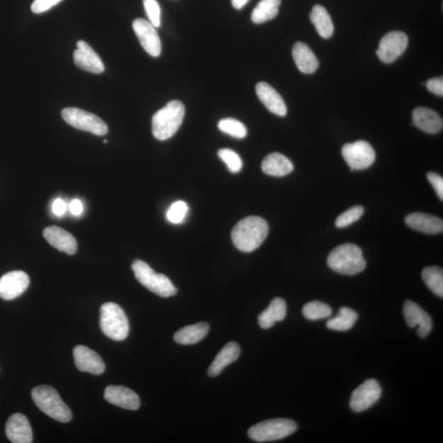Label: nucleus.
<instances>
[{"instance_id": "obj_28", "label": "nucleus", "mask_w": 443, "mask_h": 443, "mask_svg": "<svg viewBox=\"0 0 443 443\" xmlns=\"http://www.w3.org/2000/svg\"><path fill=\"white\" fill-rule=\"evenodd\" d=\"M310 19L318 33L325 39L330 38L335 31L332 18L325 7L320 4L313 7Z\"/></svg>"}, {"instance_id": "obj_10", "label": "nucleus", "mask_w": 443, "mask_h": 443, "mask_svg": "<svg viewBox=\"0 0 443 443\" xmlns=\"http://www.w3.org/2000/svg\"><path fill=\"white\" fill-rule=\"evenodd\" d=\"M408 43V36L403 31H392L380 40L377 55L385 64H391L403 55Z\"/></svg>"}, {"instance_id": "obj_33", "label": "nucleus", "mask_w": 443, "mask_h": 443, "mask_svg": "<svg viewBox=\"0 0 443 443\" xmlns=\"http://www.w3.org/2000/svg\"><path fill=\"white\" fill-rule=\"evenodd\" d=\"M218 127L221 132L237 139H243L247 135L246 126L235 118H223L218 123Z\"/></svg>"}, {"instance_id": "obj_22", "label": "nucleus", "mask_w": 443, "mask_h": 443, "mask_svg": "<svg viewBox=\"0 0 443 443\" xmlns=\"http://www.w3.org/2000/svg\"><path fill=\"white\" fill-rule=\"evenodd\" d=\"M413 122L422 131L436 134L442 131L443 122L439 113L428 108H416L413 111Z\"/></svg>"}, {"instance_id": "obj_30", "label": "nucleus", "mask_w": 443, "mask_h": 443, "mask_svg": "<svg viewBox=\"0 0 443 443\" xmlns=\"http://www.w3.org/2000/svg\"><path fill=\"white\" fill-rule=\"evenodd\" d=\"M358 314L348 307H342L338 314L333 319L327 322V327L331 330L346 332L350 330L356 324Z\"/></svg>"}, {"instance_id": "obj_12", "label": "nucleus", "mask_w": 443, "mask_h": 443, "mask_svg": "<svg viewBox=\"0 0 443 443\" xmlns=\"http://www.w3.org/2000/svg\"><path fill=\"white\" fill-rule=\"evenodd\" d=\"M133 27L144 50L152 57H159L162 47L159 34L154 26L147 20L138 18L134 21Z\"/></svg>"}, {"instance_id": "obj_39", "label": "nucleus", "mask_w": 443, "mask_h": 443, "mask_svg": "<svg viewBox=\"0 0 443 443\" xmlns=\"http://www.w3.org/2000/svg\"><path fill=\"white\" fill-rule=\"evenodd\" d=\"M427 179L430 181L432 187H434L437 196L443 201V179L435 173H430L427 175Z\"/></svg>"}, {"instance_id": "obj_42", "label": "nucleus", "mask_w": 443, "mask_h": 443, "mask_svg": "<svg viewBox=\"0 0 443 443\" xmlns=\"http://www.w3.org/2000/svg\"><path fill=\"white\" fill-rule=\"evenodd\" d=\"M83 210H84V208H83V204L81 201L76 199L70 203L69 211L72 215L79 216L83 213Z\"/></svg>"}, {"instance_id": "obj_44", "label": "nucleus", "mask_w": 443, "mask_h": 443, "mask_svg": "<svg viewBox=\"0 0 443 443\" xmlns=\"http://www.w3.org/2000/svg\"><path fill=\"white\" fill-rule=\"evenodd\" d=\"M107 142H108V140H104V143L106 144Z\"/></svg>"}, {"instance_id": "obj_14", "label": "nucleus", "mask_w": 443, "mask_h": 443, "mask_svg": "<svg viewBox=\"0 0 443 443\" xmlns=\"http://www.w3.org/2000/svg\"><path fill=\"white\" fill-rule=\"evenodd\" d=\"M403 314L406 325L411 328L418 327L417 335L420 338L429 336L432 328V320L430 315L427 314L419 305L410 300L405 301Z\"/></svg>"}, {"instance_id": "obj_27", "label": "nucleus", "mask_w": 443, "mask_h": 443, "mask_svg": "<svg viewBox=\"0 0 443 443\" xmlns=\"http://www.w3.org/2000/svg\"><path fill=\"white\" fill-rule=\"evenodd\" d=\"M210 331V325L202 322L199 324L181 328L174 335V341L181 345H193L198 343L207 336Z\"/></svg>"}, {"instance_id": "obj_37", "label": "nucleus", "mask_w": 443, "mask_h": 443, "mask_svg": "<svg viewBox=\"0 0 443 443\" xmlns=\"http://www.w3.org/2000/svg\"><path fill=\"white\" fill-rule=\"evenodd\" d=\"M145 13H147L149 22L155 28L160 27L161 10L156 0H143Z\"/></svg>"}, {"instance_id": "obj_16", "label": "nucleus", "mask_w": 443, "mask_h": 443, "mask_svg": "<svg viewBox=\"0 0 443 443\" xmlns=\"http://www.w3.org/2000/svg\"><path fill=\"white\" fill-rule=\"evenodd\" d=\"M75 366L82 372L100 375L106 370V364L99 354L85 346H77L74 350Z\"/></svg>"}, {"instance_id": "obj_19", "label": "nucleus", "mask_w": 443, "mask_h": 443, "mask_svg": "<svg viewBox=\"0 0 443 443\" xmlns=\"http://www.w3.org/2000/svg\"><path fill=\"white\" fill-rule=\"evenodd\" d=\"M255 91H257L259 101L268 108V111L278 116H286V113H288V108H286L284 99L274 87L268 83L262 82H259L255 87Z\"/></svg>"}, {"instance_id": "obj_29", "label": "nucleus", "mask_w": 443, "mask_h": 443, "mask_svg": "<svg viewBox=\"0 0 443 443\" xmlns=\"http://www.w3.org/2000/svg\"><path fill=\"white\" fill-rule=\"evenodd\" d=\"M281 1V0H260L252 13V22L259 24L274 18L279 13Z\"/></svg>"}, {"instance_id": "obj_34", "label": "nucleus", "mask_w": 443, "mask_h": 443, "mask_svg": "<svg viewBox=\"0 0 443 443\" xmlns=\"http://www.w3.org/2000/svg\"><path fill=\"white\" fill-rule=\"evenodd\" d=\"M218 155L226 164L231 173L237 174L242 170V160L235 151L230 149H221L218 150Z\"/></svg>"}, {"instance_id": "obj_21", "label": "nucleus", "mask_w": 443, "mask_h": 443, "mask_svg": "<svg viewBox=\"0 0 443 443\" xmlns=\"http://www.w3.org/2000/svg\"><path fill=\"white\" fill-rule=\"evenodd\" d=\"M406 225L415 231L437 234L443 231V222L440 218L425 213H413L405 217Z\"/></svg>"}, {"instance_id": "obj_18", "label": "nucleus", "mask_w": 443, "mask_h": 443, "mask_svg": "<svg viewBox=\"0 0 443 443\" xmlns=\"http://www.w3.org/2000/svg\"><path fill=\"white\" fill-rule=\"evenodd\" d=\"M9 440L13 443H31L33 440V430L29 421L23 414L16 413L10 416L5 427Z\"/></svg>"}, {"instance_id": "obj_35", "label": "nucleus", "mask_w": 443, "mask_h": 443, "mask_svg": "<svg viewBox=\"0 0 443 443\" xmlns=\"http://www.w3.org/2000/svg\"><path fill=\"white\" fill-rule=\"evenodd\" d=\"M364 211V208L361 206L349 208L348 211L342 213V215L337 217L336 226L343 228L351 225V224L358 221L362 217Z\"/></svg>"}, {"instance_id": "obj_6", "label": "nucleus", "mask_w": 443, "mask_h": 443, "mask_svg": "<svg viewBox=\"0 0 443 443\" xmlns=\"http://www.w3.org/2000/svg\"><path fill=\"white\" fill-rule=\"evenodd\" d=\"M101 327L108 337L114 341L126 340L129 323L126 314L118 304L108 302L101 308Z\"/></svg>"}, {"instance_id": "obj_15", "label": "nucleus", "mask_w": 443, "mask_h": 443, "mask_svg": "<svg viewBox=\"0 0 443 443\" xmlns=\"http://www.w3.org/2000/svg\"><path fill=\"white\" fill-rule=\"evenodd\" d=\"M74 60L75 65L82 70L96 74H102L104 71V65L100 56L85 41H78Z\"/></svg>"}, {"instance_id": "obj_38", "label": "nucleus", "mask_w": 443, "mask_h": 443, "mask_svg": "<svg viewBox=\"0 0 443 443\" xmlns=\"http://www.w3.org/2000/svg\"><path fill=\"white\" fill-rule=\"evenodd\" d=\"M61 1L62 0H34L31 4V11L38 14L43 13L48 11Z\"/></svg>"}, {"instance_id": "obj_24", "label": "nucleus", "mask_w": 443, "mask_h": 443, "mask_svg": "<svg viewBox=\"0 0 443 443\" xmlns=\"http://www.w3.org/2000/svg\"><path fill=\"white\" fill-rule=\"evenodd\" d=\"M241 354V349L237 342H228L220 353L217 354L215 361L208 369V374L211 377H216L220 375L223 370L229 364L236 361Z\"/></svg>"}, {"instance_id": "obj_43", "label": "nucleus", "mask_w": 443, "mask_h": 443, "mask_svg": "<svg viewBox=\"0 0 443 443\" xmlns=\"http://www.w3.org/2000/svg\"><path fill=\"white\" fill-rule=\"evenodd\" d=\"M233 8L236 9H242L246 5L249 0H231Z\"/></svg>"}, {"instance_id": "obj_9", "label": "nucleus", "mask_w": 443, "mask_h": 443, "mask_svg": "<svg viewBox=\"0 0 443 443\" xmlns=\"http://www.w3.org/2000/svg\"><path fill=\"white\" fill-rule=\"evenodd\" d=\"M342 154L352 171L369 168L376 157L371 145L364 140L346 144L342 147Z\"/></svg>"}, {"instance_id": "obj_8", "label": "nucleus", "mask_w": 443, "mask_h": 443, "mask_svg": "<svg viewBox=\"0 0 443 443\" xmlns=\"http://www.w3.org/2000/svg\"><path fill=\"white\" fill-rule=\"evenodd\" d=\"M62 117L70 126L99 135V137L106 135L108 131L106 123L101 118L96 114L78 108H65L62 111Z\"/></svg>"}, {"instance_id": "obj_1", "label": "nucleus", "mask_w": 443, "mask_h": 443, "mask_svg": "<svg viewBox=\"0 0 443 443\" xmlns=\"http://www.w3.org/2000/svg\"><path fill=\"white\" fill-rule=\"evenodd\" d=\"M269 233V225L264 218L249 216L240 221L232 232L234 246L242 252H252L262 246Z\"/></svg>"}, {"instance_id": "obj_40", "label": "nucleus", "mask_w": 443, "mask_h": 443, "mask_svg": "<svg viewBox=\"0 0 443 443\" xmlns=\"http://www.w3.org/2000/svg\"><path fill=\"white\" fill-rule=\"evenodd\" d=\"M426 87L428 90L436 96L443 95V79L442 77L432 78L426 82Z\"/></svg>"}, {"instance_id": "obj_23", "label": "nucleus", "mask_w": 443, "mask_h": 443, "mask_svg": "<svg viewBox=\"0 0 443 443\" xmlns=\"http://www.w3.org/2000/svg\"><path fill=\"white\" fill-rule=\"evenodd\" d=\"M293 57L296 67L303 74H314L320 66V62L314 52L305 43H297L294 45Z\"/></svg>"}, {"instance_id": "obj_36", "label": "nucleus", "mask_w": 443, "mask_h": 443, "mask_svg": "<svg viewBox=\"0 0 443 443\" xmlns=\"http://www.w3.org/2000/svg\"><path fill=\"white\" fill-rule=\"evenodd\" d=\"M189 211V208L186 202L181 201L174 202L167 212V218L172 223H181L185 220Z\"/></svg>"}, {"instance_id": "obj_11", "label": "nucleus", "mask_w": 443, "mask_h": 443, "mask_svg": "<svg viewBox=\"0 0 443 443\" xmlns=\"http://www.w3.org/2000/svg\"><path fill=\"white\" fill-rule=\"evenodd\" d=\"M381 394V386L377 380L368 379L354 391L350 401L351 409L354 413H363L376 403Z\"/></svg>"}, {"instance_id": "obj_25", "label": "nucleus", "mask_w": 443, "mask_h": 443, "mask_svg": "<svg viewBox=\"0 0 443 443\" xmlns=\"http://www.w3.org/2000/svg\"><path fill=\"white\" fill-rule=\"evenodd\" d=\"M264 174L274 176H284L294 170V165L285 155L272 153L266 156L262 163Z\"/></svg>"}, {"instance_id": "obj_17", "label": "nucleus", "mask_w": 443, "mask_h": 443, "mask_svg": "<svg viewBox=\"0 0 443 443\" xmlns=\"http://www.w3.org/2000/svg\"><path fill=\"white\" fill-rule=\"evenodd\" d=\"M103 398L109 403L130 410L139 409L140 405L138 395L123 386H108L104 390Z\"/></svg>"}, {"instance_id": "obj_41", "label": "nucleus", "mask_w": 443, "mask_h": 443, "mask_svg": "<svg viewBox=\"0 0 443 443\" xmlns=\"http://www.w3.org/2000/svg\"><path fill=\"white\" fill-rule=\"evenodd\" d=\"M52 210H53L55 215L57 216L64 215L67 211L66 203L59 198V199L55 201Z\"/></svg>"}, {"instance_id": "obj_32", "label": "nucleus", "mask_w": 443, "mask_h": 443, "mask_svg": "<svg viewBox=\"0 0 443 443\" xmlns=\"http://www.w3.org/2000/svg\"><path fill=\"white\" fill-rule=\"evenodd\" d=\"M302 312L307 320L313 321L325 319L332 314V310L330 305L317 301L307 303Z\"/></svg>"}, {"instance_id": "obj_31", "label": "nucleus", "mask_w": 443, "mask_h": 443, "mask_svg": "<svg viewBox=\"0 0 443 443\" xmlns=\"http://www.w3.org/2000/svg\"><path fill=\"white\" fill-rule=\"evenodd\" d=\"M422 279L428 288L437 296H443V271L437 266L427 267L422 272Z\"/></svg>"}, {"instance_id": "obj_13", "label": "nucleus", "mask_w": 443, "mask_h": 443, "mask_svg": "<svg viewBox=\"0 0 443 443\" xmlns=\"http://www.w3.org/2000/svg\"><path fill=\"white\" fill-rule=\"evenodd\" d=\"M30 285L29 276L23 271H12L0 278V298L11 301L22 295Z\"/></svg>"}, {"instance_id": "obj_4", "label": "nucleus", "mask_w": 443, "mask_h": 443, "mask_svg": "<svg viewBox=\"0 0 443 443\" xmlns=\"http://www.w3.org/2000/svg\"><path fill=\"white\" fill-rule=\"evenodd\" d=\"M35 404L47 415L62 423H67L72 418V411L60 398L57 391L43 385L36 387L31 392Z\"/></svg>"}, {"instance_id": "obj_26", "label": "nucleus", "mask_w": 443, "mask_h": 443, "mask_svg": "<svg viewBox=\"0 0 443 443\" xmlns=\"http://www.w3.org/2000/svg\"><path fill=\"white\" fill-rule=\"evenodd\" d=\"M286 316V304L284 299L277 297L271 302L269 306L259 315V325L268 330L276 322L283 321Z\"/></svg>"}, {"instance_id": "obj_2", "label": "nucleus", "mask_w": 443, "mask_h": 443, "mask_svg": "<svg viewBox=\"0 0 443 443\" xmlns=\"http://www.w3.org/2000/svg\"><path fill=\"white\" fill-rule=\"evenodd\" d=\"M185 116L184 104L179 101H172L154 114L152 133L159 140H166L179 131Z\"/></svg>"}, {"instance_id": "obj_5", "label": "nucleus", "mask_w": 443, "mask_h": 443, "mask_svg": "<svg viewBox=\"0 0 443 443\" xmlns=\"http://www.w3.org/2000/svg\"><path fill=\"white\" fill-rule=\"evenodd\" d=\"M132 269L139 283L155 294L162 297L176 294L177 289L171 280L164 274L155 272L150 266L142 260H135Z\"/></svg>"}, {"instance_id": "obj_20", "label": "nucleus", "mask_w": 443, "mask_h": 443, "mask_svg": "<svg viewBox=\"0 0 443 443\" xmlns=\"http://www.w3.org/2000/svg\"><path fill=\"white\" fill-rule=\"evenodd\" d=\"M43 235L46 241L59 251L71 255L77 252V240L65 229L50 226L45 229Z\"/></svg>"}, {"instance_id": "obj_3", "label": "nucleus", "mask_w": 443, "mask_h": 443, "mask_svg": "<svg viewBox=\"0 0 443 443\" xmlns=\"http://www.w3.org/2000/svg\"><path fill=\"white\" fill-rule=\"evenodd\" d=\"M327 265L335 272L344 275H356L366 267L361 249L352 243L341 245L328 255Z\"/></svg>"}, {"instance_id": "obj_7", "label": "nucleus", "mask_w": 443, "mask_h": 443, "mask_svg": "<svg viewBox=\"0 0 443 443\" xmlns=\"http://www.w3.org/2000/svg\"><path fill=\"white\" fill-rule=\"evenodd\" d=\"M297 425L288 419H274L260 422L248 431L249 439L258 442L277 441L293 434Z\"/></svg>"}]
</instances>
